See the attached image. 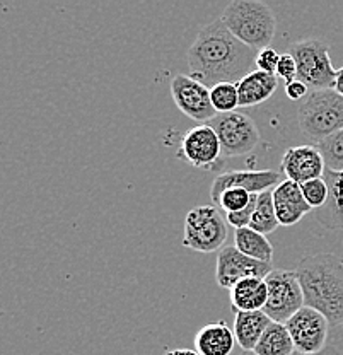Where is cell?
<instances>
[{"label": "cell", "mask_w": 343, "mask_h": 355, "mask_svg": "<svg viewBox=\"0 0 343 355\" xmlns=\"http://www.w3.org/2000/svg\"><path fill=\"white\" fill-rule=\"evenodd\" d=\"M316 146L323 154L326 168L331 169V171L343 173V130L321 140Z\"/></svg>", "instance_id": "cb8c5ba5"}, {"label": "cell", "mask_w": 343, "mask_h": 355, "mask_svg": "<svg viewBox=\"0 0 343 355\" xmlns=\"http://www.w3.org/2000/svg\"><path fill=\"white\" fill-rule=\"evenodd\" d=\"M252 200L253 195L248 193L246 190H241V188H231V190H226L220 195L216 207H219V209L226 214H234L246 209V207L252 203Z\"/></svg>", "instance_id": "484cf974"}, {"label": "cell", "mask_w": 343, "mask_h": 355, "mask_svg": "<svg viewBox=\"0 0 343 355\" xmlns=\"http://www.w3.org/2000/svg\"><path fill=\"white\" fill-rule=\"evenodd\" d=\"M275 76L279 77V79L285 80V84L292 83V80H297V64L296 60H294L292 55L290 53L280 55Z\"/></svg>", "instance_id": "f546056e"}, {"label": "cell", "mask_w": 343, "mask_h": 355, "mask_svg": "<svg viewBox=\"0 0 343 355\" xmlns=\"http://www.w3.org/2000/svg\"><path fill=\"white\" fill-rule=\"evenodd\" d=\"M210 99L217 113H231L239 108L238 84L222 83L210 89Z\"/></svg>", "instance_id": "d4e9b609"}, {"label": "cell", "mask_w": 343, "mask_h": 355, "mask_svg": "<svg viewBox=\"0 0 343 355\" xmlns=\"http://www.w3.org/2000/svg\"><path fill=\"white\" fill-rule=\"evenodd\" d=\"M272 263H263V261L253 260L246 257L236 246H224L217 253L216 265V282L220 288H229L236 286L241 280L249 279V277H265L272 272Z\"/></svg>", "instance_id": "8fae6325"}, {"label": "cell", "mask_w": 343, "mask_h": 355, "mask_svg": "<svg viewBox=\"0 0 343 355\" xmlns=\"http://www.w3.org/2000/svg\"><path fill=\"white\" fill-rule=\"evenodd\" d=\"M164 355H200L197 350L191 349H175V350H168Z\"/></svg>", "instance_id": "836d02e7"}, {"label": "cell", "mask_w": 343, "mask_h": 355, "mask_svg": "<svg viewBox=\"0 0 343 355\" xmlns=\"http://www.w3.org/2000/svg\"><path fill=\"white\" fill-rule=\"evenodd\" d=\"M220 19L239 42L256 51L270 46L275 38V14L260 0H234Z\"/></svg>", "instance_id": "3957f363"}, {"label": "cell", "mask_w": 343, "mask_h": 355, "mask_svg": "<svg viewBox=\"0 0 343 355\" xmlns=\"http://www.w3.org/2000/svg\"><path fill=\"white\" fill-rule=\"evenodd\" d=\"M171 96L176 108L191 120L200 121L202 125L209 123L217 116V111L210 99V87L198 83L193 77L183 73L173 77Z\"/></svg>", "instance_id": "30bf717a"}, {"label": "cell", "mask_w": 343, "mask_h": 355, "mask_svg": "<svg viewBox=\"0 0 343 355\" xmlns=\"http://www.w3.org/2000/svg\"><path fill=\"white\" fill-rule=\"evenodd\" d=\"M297 123L315 146L343 130V96L335 89L311 91L299 106Z\"/></svg>", "instance_id": "277c9868"}, {"label": "cell", "mask_w": 343, "mask_h": 355, "mask_svg": "<svg viewBox=\"0 0 343 355\" xmlns=\"http://www.w3.org/2000/svg\"><path fill=\"white\" fill-rule=\"evenodd\" d=\"M324 180L328 183V200L323 207L315 210L316 220L330 231L343 229V173L331 171L326 168Z\"/></svg>", "instance_id": "2e32d148"}, {"label": "cell", "mask_w": 343, "mask_h": 355, "mask_svg": "<svg viewBox=\"0 0 343 355\" xmlns=\"http://www.w3.org/2000/svg\"><path fill=\"white\" fill-rule=\"evenodd\" d=\"M219 207L198 205L184 219L183 246L198 253H219L226 246L229 229Z\"/></svg>", "instance_id": "5b68a950"}, {"label": "cell", "mask_w": 343, "mask_h": 355, "mask_svg": "<svg viewBox=\"0 0 343 355\" xmlns=\"http://www.w3.org/2000/svg\"><path fill=\"white\" fill-rule=\"evenodd\" d=\"M243 355H254V354L245 352ZM296 355H299V354H296ZM316 355H343V352H342V350H338L335 345H328L326 349L323 350V352H319V354H316Z\"/></svg>", "instance_id": "d6a6232c"}, {"label": "cell", "mask_w": 343, "mask_h": 355, "mask_svg": "<svg viewBox=\"0 0 343 355\" xmlns=\"http://www.w3.org/2000/svg\"><path fill=\"white\" fill-rule=\"evenodd\" d=\"M272 324L270 318L265 314V311H249V313H236L234 318V331L236 342L245 352L253 354L254 347L258 345L260 338L263 336L265 330Z\"/></svg>", "instance_id": "d6986e66"}, {"label": "cell", "mask_w": 343, "mask_h": 355, "mask_svg": "<svg viewBox=\"0 0 343 355\" xmlns=\"http://www.w3.org/2000/svg\"><path fill=\"white\" fill-rule=\"evenodd\" d=\"M285 327L299 355H316L328 347L331 324L319 311L304 306L287 321Z\"/></svg>", "instance_id": "9c48e42d"}, {"label": "cell", "mask_w": 343, "mask_h": 355, "mask_svg": "<svg viewBox=\"0 0 343 355\" xmlns=\"http://www.w3.org/2000/svg\"><path fill=\"white\" fill-rule=\"evenodd\" d=\"M258 51L239 42L222 19L202 26L188 50L190 77L212 89L217 84H238L253 72Z\"/></svg>", "instance_id": "6da1fadb"}, {"label": "cell", "mask_w": 343, "mask_h": 355, "mask_svg": "<svg viewBox=\"0 0 343 355\" xmlns=\"http://www.w3.org/2000/svg\"><path fill=\"white\" fill-rule=\"evenodd\" d=\"M289 53L297 64V79L311 91L333 89L337 69L331 64L330 44L324 40H301L290 46Z\"/></svg>", "instance_id": "8992f818"}, {"label": "cell", "mask_w": 343, "mask_h": 355, "mask_svg": "<svg viewBox=\"0 0 343 355\" xmlns=\"http://www.w3.org/2000/svg\"><path fill=\"white\" fill-rule=\"evenodd\" d=\"M282 173L275 169H238V171H227L217 175L210 187V198L216 203L219 202L220 195L231 188H241L252 195H260L263 191L274 190L276 184L282 183Z\"/></svg>", "instance_id": "7c38bea8"}, {"label": "cell", "mask_w": 343, "mask_h": 355, "mask_svg": "<svg viewBox=\"0 0 343 355\" xmlns=\"http://www.w3.org/2000/svg\"><path fill=\"white\" fill-rule=\"evenodd\" d=\"M265 282L268 287V301L265 314L274 323L285 324L299 309L304 308V294L296 270H272Z\"/></svg>", "instance_id": "ba28073f"}, {"label": "cell", "mask_w": 343, "mask_h": 355, "mask_svg": "<svg viewBox=\"0 0 343 355\" xmlns=\"http://www.w3.org/2000/svg\"><path fill=\"white\" fill-rule=\"evenodd\" d=\"M274 207L280 225H294L311 212V207L302 195L301 184L283 180L274 188Z\"/></svg>", "instance_id": "9a60e30c"}, {"label": "cell", "mask_w": 343, "mask_h": 355, "mask_svg": "<svg viewBox=\"0 0 343 355\" xmlns=\"http://www.w3.org/2000/svg\"><path fill=\"white\" fill-rule=\"evenodd\" d=\"M280 222L276 219V212L274 207V190L263 191V193L258 195L256 200V209H254L253 219L249 227L254 229L260 234L267 236L275 232V229L279 227Z\"/></svg>", "instance_id": "603a6c76"}, {"label": "cell", "mask_w": 343, "mask_h": 355, "mask_svg": "<svg viewBox=\"0 0 343 355\" xmlns=\"http://www.w3.org/2000/svg\"><path fill=\"white\" fill-rule=\"evenodd\" d=\"M254 355H296V345L292 342L285 324L274 323L263 333L258 345L253 350Z\"/></svg>", "instance_id": "7402d4cb"}, {"label": "cell", "mask_w": 343, "mask_h": 355, "mask_svg": "<svg viewBox=\"0 0 343 355\" xmlns=\"http://www.w3.org/2000/svg\"><path fill=\"white\" fill-rule=\"evenodd\" d=\"M236 343L234 331L226 321L205 324L195 336V347L200 355H231Z\"/></svg>", "instance_id": "ac0fdd59"}, {"label": "cell", "mask_w": 343, "mask_h": 355, "mask_svg": "<svg viewBox=\"0 0 343 355\" xmlns=\"http://www.w3.org/2000/svg\"><path fill=\"white\" fill-rule=\"evenodd\" d=\"M301 190H302V195H304L306 202H308L309 207L315 210L321 209V207L326 203L328 193H330V190H328V183L324 178H318V180H311L308 181V183H302Z\"/></svg>", "instance_id": "4316f807"}, {"label": "cell", "mask_w": 343, "mask_h": 355, "mask_svg": "<svg viewBox=\"0 0 343 355\" xmlns=\"http://www.w3.org/2000/svg\"><path fill=\"white\" fill-rule=\"evenodd\" d=\"M279 60H280V55L276 53L275 48L268 46V48H263V50L258 51L254 65H256V70H261V72L275 73L276 65H279Z\"/></svg>", "instance_id": "f1b7e54d"}, {"label": "cell", "mask_w": 343, "mask_h": 355, "mask_svg": "<svg viewBox=\"0 0 343 355\" xmlns=\"http://www.w3.org/2000/svg\"><path fill=\"white\" fill-rule=\"evenodd\" d=\"M234 246L246 257L253 260L263 261V263H272L274 258V246L268 241L267 236L260 234L252 227L236 229L234 232Z\"/></svg>", "instance_id": "44dd1931"}, {"label": "cell", "mask_w": 343, "mask_h": 355, "mask_svg": "<svg viewBox=\"0 0 343 355\" xmlns=\"http://www.w3.org/2000/svg\"><path fill=\"white\" fill-rule=\"evenodd\" d=\"M296 272L304 306L319 311L331 327L343 324V258L333 253L308 254Z\"/></svg>", "instance_id": "7a4b0ae2"}, {"label": "cell", "mask_w": 343, "mask_h": 355, "mask_svg": "<svg viewBox=\"0 0 343 355\" xmlns=\"http://www.w3.org/2000/svg\"><path fill=\"white\" fill-rule=\"evenodd\" d=\"M179 155L198 169H209L222 155L219 137L210 125H197L184 132L179 147Z\"/></svg>", "instance_id": "4fadbf2b"}, {"label": "cell", "mask_w": 343, "mask_h": 355, "mask_svg": "<svg viewBox=\"0 0 343 355\" xmlns=\"http://www.w3.org/2000/svg\"><path fill=\"white\" fill-rule=\"evenodd\" d=\"M206 125L216 130L220 147H222V154L227 157L249 154L256 149L261 140L258 125L254 123L252 116L241 113V111L217 113V116Z\"/></svg>", "instance_id": "52a82bcc"}, {"label": "cell", "mask_w": 343, "mask_h": 355, "mask_svg": "<svg viewBox=\"0 0 343 355\" xmlns=\"http://www.w3.org/2000/svg\"><path fill=\"white\" fill-rule=\"evenodd\" d=\"M276 87H279V77L275 73L253 70L238 83L239 106L252 108V106L261 105L275 94Z\"/></svg>", "instance_id": "e0dca14e"}, {"label": "cell", "mask_w": 343, "mask_h": 355, "mask_svg": "<svg viewBox=\"0 0 343 355\" xmlns=\"http://www.w3.org/2000/svg\"><path fill=\"white\" fill-rule=\"evenodd\" d=\"M333 89L338 92V94L343 96V67L337 70V79H335Z\"/></svg>", "instance_id": "1f68e13d"}, {"label": "cell", "mask_w": 343, "mask_h": 355, "mask_svg": "<svg viewBox=\"0 0 343 355\" xmlns=\"http://www.w3.org/2000/svg\"><path fill=\"white\" fill-rule=\"evenodd\" d=\"M308 91H309V87L306 86L304 83H301L299 79L285 84V94L290 101H301L302 103L306 98H308V94H309Z\"/></svg>", "instance_id": "4dcf8cb0"}, {"label": "cell", "mask_w": 343, "mask_h": 355, "mask_svg": "<svg viewBox=\"0 0 343 355\" xmlns=\"http://www.w3.org/2000/svg\"><path fill=\"white\" fill-rule=\"evenodd\" d=\"M326 162L318 146L289 147L282 157V175L285 180L302 184L324 176Z\"/></svg>", "instance_id": "5bb4252c"}, {"label": "cell", "mask_w": 343, "mask_h": 355, "mask_svg": "<svg viewBox=\"0 0 343 355\" xmlns=\"http://www.w3.org/2000/svg\"><path fill=\"white\" fill-rule=\"evenodd\" d=\"M268 301V287L261 277H249L231 288V306L236 313L263 311Z\"/></svg>", "instance_id": "ffe728a7"}, {"label": "cell", "mask_w": 343, "mask_h": 355, "mask_svg": "<svg viewBox=\"0 0 343 355\" xmlns=\"http://www.w3.org/2000/svg\"><path fill=\"white\" fill-rule=\"evenodd\" d=\"M256 200H258V195H253L252 203H249L246 209L239 210V212H234V214H226L227 224L232 225L234 229L249 227V224H252V219H253L254 209H256Z\"/></svg>", "instance_id": "83f0119b"}]
</instances>
